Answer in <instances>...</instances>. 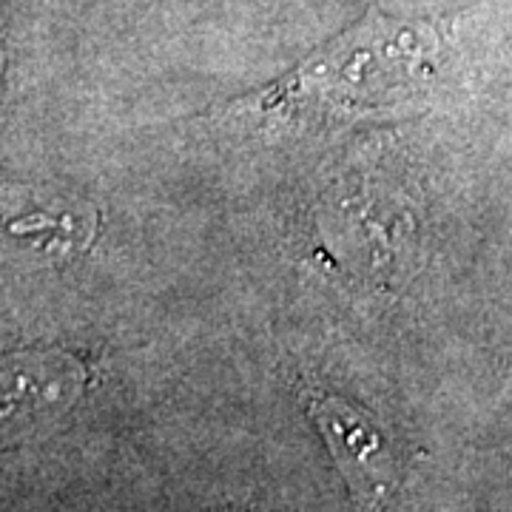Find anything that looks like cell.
<instances>
[{"mask_svg":"<svg viewBox=\"0 0 512 512\" xmlns=\"http://www.w3.org/2000/svg\"><path fill=\"white\" fill-rule=\"evenodd\" d=\"M302 399L313 424L319 427L322 439L328 444L339 473L348 481L350 493L367 510H382L399 481L396 458L382 427L365 410L333 393H322L311 387L302 393Z\"/></svg>","mask_w":512,"mask_h":512,"instance_id":"cell-1","label":"cell"},{"mask_svg":"<svg viewBox=\"0 0 512 512\" xmlns=\"http://www.w3.org/2000/svg\"><path fill=\"white\" fill-rule=\"evenodd\" d=\"M80 390V367L69 356H15L3 370V399L15 410H60Z\"/></svg>","mask_w":512,"mask_h":512,"instance_id":"cell-2","label":"cell"}]
</instances>
